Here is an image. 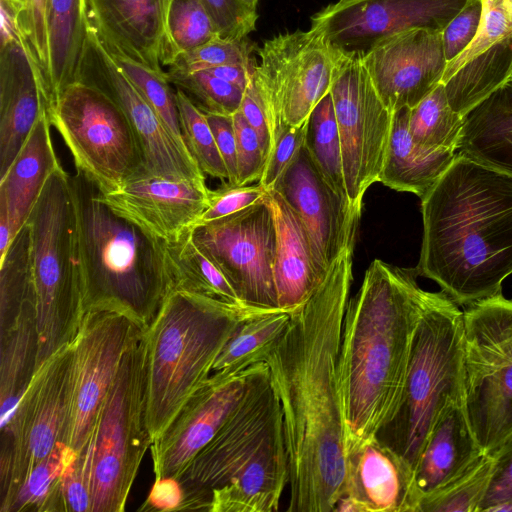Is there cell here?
I'll return each instance as SVG.
<instances>
[{
    "label": "cell",
    "instance_id": "57",
    "mask_svg": "<svg viewBox=\"0 0 512 512\" xmlns=\"http://www.w3.org/2000/svg\"><path fill=\"white\" fill-rule=\"evenodd\" d=\"M23 11L24 0H0L1 45L26 40L22 29Z\"/></svg>",
    "mask_w": 512,
    "mask_h": 512
},
{
    "label": "cell",
    "instance_id": "56",
    "mask_svg": "<svg viewBox=\"0 0 512 512\" xmlns=\"http://www.w3.org/2000/svg\"><path fill=\"white\" fill-rule=\"evenodd\" d=\"M76 460L77 456L68 465L63 476L66 511L91 512L90 490Z\"/></svg>",
    "mask_w": 512,
    "mask_h": 512
},
{
    "label": "cell",
    "instance_id": "27",
    "mask_svg": "<svg viewBox=\"0 0 512 512\" xmlns=\"http://www.w3.org/2000/svg\"><path fill=\"white\" fill-rule=\"evenodd\" d=\"M276 226L274 281L280 310L292 312L306 302L321 282L306 230L279 193L268 191Z\"/></svg>",
    "mask_w": 512,
    "mask_h": 512
},
{
    "label": "cell",
    "instance_id": "46",
    "mask_svg": "<svg viewBox=\"0 0 512 512\" xmlns=\"http://www.w3.org/2000/svg\"><path fill=\"white\" fill-rule=\"evenodd\" d=\"M267 193L268 191L259 183L237 185L223 181L219 188L209 189L208 205L195 225L238 212L263 199Z\"/></svg>",
    "mask_w": 512,
    "mask_h": 512
},
{
    "label": "cell",
    "instance_id": "44",
    "mask_svg": "<svg viewBox=\"0 0 512 512\" xmlns=\"http://www.w3.org/2000/svg\"><path fill=\"white\" fill-rule=\"evenodd\" d=\"M166 72L172 85L182 90L202 112L232 116L240 109L245 91L242 88L205 71Z\"/></svg>",
    "mask_w": 512,
    "mask_h": 512
},
{
    "label": "cell",
    "instance_id": "42",
    "mask_svg": "<svg viewBox=\"0 0 512 512\" xmlns=\"http://www.w3.org/2000/svg\"><path fill=\"white\" fill-rule=\"evenodd\" d=\"M496 457L484 453L457 477L423 497L420 512H481Z\"/></svg>",
    "mask_w": 512,
    "mask_h": 512
},
{
    "label": "cell",
    "instance_id": "1",
    "mask_svg": "<svg viewBox=\"0 0 512 512\" xmlns=\"http://www.w3.org/2000/svg\"><path fill=\"white\" fill-rule=\"evenodd\" d=\"M346 249L264 359L279 400L288 457V512H332L345 494L339 381L342 325L353 281Z\"/></svg>",
    "mask_w": 512,
    "mask_h": 512
},
{
    "label": "cell",
    "instance_id": "55",
    "mask_svg": "<svg viewBox=\"0 0 512 512\" xmlns=\"http://www.w3.org/2000/svg\"><path fill=\"white\" fill-rule=\"evenodd\" d=\"M183 496V489L177 478H155L146 500L138 508V511H179Z\"/></svg>",
    "mask_w": 512,
    "mask_h": 512
},
{
    "label": "cell",
    "instance_id": "11",
    "mask_svg": "<svg viewBox=\"0 0 512 512\" xmlns=\"http://www.w3.org/2000/svg\"><path fill=\"white\" fill-rule=\"evenodd\" d=\"M71 155L102 194L119 189L144 169L143 154L131 123L118 103L86 81L68 86L48 111Z\"/></svg>",
    "mask_w": 512,
    "mask_h": 512
},
{
    "label": "cell",
    "instance_id": "47",
    "mask_svg": "<svg viewBox=\"0 0 512 512\" xmlns=\"http://www.w3.org/2000/svg\"><path fill=\"white\" fill-rule=\"evenodd\" d=\"M221 38L243 39L255 30L256 10L242 0H201Z\"/></svg>",
    "mask_w": 512,
    "mask_h": 512
},
{
    "label": "cell",
    "instance_id": "38",
    "mask_svg": "<svg viewBox=\"0 0 512 512\" xmlns=\"http://www.w3.org/2000/svg\"><path fill=\"white\" fill-rule=\"evenodd\" d=\"M96 32L112 58L155 110L178 145L189 153L181 130L176 90L172 89L167 72L158 71L136 60Z\"/></svg>",
    "mask_w": 512,
    "mask_h": 512
},
{
    "label": "cell",
    "instance_id": "26",
    "mask_svg": "<svg viewBox=\"0 0 512 512\" xmlns=\"http://www.w3.org/2000/svg\"><path fill=\"white\" fill-rule=\"evenodd\" d=\"M90 23L136 60L164 71L162 51L167 0H87Z\"/></svg>",
    "mask_w": 512,
    "mask_h": 512
},
{
    "label": "cell",
    "instance_id": "52",
    "mask_svg": "<svg viewBox=\"0 0 512 512\" xmlns=\"http://www.w3.org/2000/svg\"><path fill=\"white\" fill-rule=\"evenodd\" d=\"M493 454L495 470L481 512H495L500 505L512 501V437Z\"/></svg>",
    "mask_w": 512,
    "mask_h": 512
},
{
    "label": "cell",
    "instance_id": "6",
    "mask_svg": "<svg viewBox=\"0 0 512 512\" xmlns=\"http://www.w3.org/2000/svg\"><path fill=\"white\" fill-rule=\"evenodd\" d=\"M260 311L172 288L145 330L146 421L152 442L209 378L239 323Z\"/></svg>",
    "mask_w": 512,
    "mask_h": 512
},
{
    "label": "cell",
    "instance_id": "3",
    "mask_svg": "<svg viewBox=\"0 0 512 512\" xmlns=\"http://www.w3.org/2000/svg\"><path fill=\"white\" fill-rule=\"evenodd\" d=\"M421 212L417 275L458 306L502 293L512 274V176L457 153Z\"/></svg>",
    "mask_w": 512,
    "mask_h": 512
},
{
    "label": "cell",
    "instance_id": "15",
    "mask_svg": "<svg viewBox=\"0 0 512 512\" xmlns=\"http://www.w3.org/2000/svg\"><path fill=\"white\" fill-rule=\"evenodd\" d=\"M190 233L245 306L280 310L274 281L276 226L268 193L238 212L191 227Z\"/></svg>",
    "mask_w": 512,
    "mask_h": 512
},
{
    "label": "cell",
    "instance_id": "24",
    "mask_svg": "<svg viewBox=\"0 0 512 512\" xmlns=\"http://www.w3.org/2000/svg\"><path fill=\"white\" fill-rule=\"evenodd\" d=\"M361 512H420L412 467L377 436L346 452L345 494Z\"/></svg>",
    "mask_w": 512,
    "mask_h": 512
},
{
    "label": "cell",
    "instance_id": "33",
    "mask_svg": "<svg viewBox=\"0 0 512 512\" xmlns=\"http://www.w3.org/2000/svg\"><path fill=\"white\" fill-rule=\"evenodd\" d=\"M36 306L28 307L0 331V426L7 427L37 369Z\"/></svg>",
    "mask_w": 512,
    "mask_h": 512
},
{
    "label": "cell",
    "instance_id": "10",
    "mask_svg": "<svg viewBox=\"0 0 512 512\" xmlns=\"http://www.w3.org/2000/svg\"><path fill=\"white\" fill-rule=\"evenodd\" d=\"M465 406L485 453L512 437V300L502 293L465 307Z\"/></svg>",
    "mask_w": 512,
    "mask_h": 512
},
{
    "label": "cell",
    "instance_id": "8",
    "mask_svg": "<svg viewBox=\"0 0 512 512\" xmlns=\"http://www.w3.org/2000/svg\"><path fill=\"white\" fill-rule=\"evenodd\" d=\"M26 223L36 303L38 368L73 341L84 315L74 199L70 175L62 166L46 181Z\"/></svg>",
    "mask_w": 512,
    "mask_h": 512
},
{
    "label": "cell",
    "instance_id": "50",
    "mask_svg": "<svg viewBox=\"0 0 512 512\" xmlns=\"http://www.w3.org/2000/svg\"><path fill=\"white\" fill-rule=\"evenodd\" d=\"M47 4L48 0H24L22 15L24 36L32 57L41 71L43 80H45L49 59Z\"/></svg>",
    "mask_w": 512,
    "mask_h": 512
},
{
    "label": "cell",
    "instance_id": "45",
    "mask_svg": "<svg viewBox=\"0 0 512 512\" xmlns=\"http://www.w3.org/2000/svg\"><path fill=\"white\" fill-rule=\"evenodd\" d=\"M257 49L253 42L243 39L217 37L205 44L181 54L169 66L168 70L192 73L204 71L221 65L238 64L254 66L253 51Z\"/></svg>",
    "mask_w": 512,
    "mask_h": 512
},
{
    "label": "cell",
    "instance_id": "19",
    "mask_svg": "<svg viewBox=\"0 0 512 512\" xmlns=\"http://www.w3.org/2000/svg\"><path fill=\"white\" fill-rule=\"evenodd\" d=\"M272 189L300 218L316 267L324 278L337 258L346 249L354 247L361 211L329 186L305 145Z\"/></svg>",
    "mask_w": 512,
    "mask_h": 512
},
{
    "label": "cell",
    "instance_id": "29",
    "mask_svg": "<svg viewBox=\"0 0 512 512\" xmlns=\"http://www.w3.org/2000/svg\"><path fill=\"white\" fill-rule=\"evenodd\" d=\"M484 453L468 419L465 400L449 406L432 429L415 468L423 497L457 477Z\"/></svg>",
    "mask_w": 512,
    "mask_h": 512
},
{
    "label": "cell",
    "instance_id": "49",
    "mask_svg": "<svg viewBox=\"0 0 512 512\" xmlns=\"http://www.w3.org/2000/svg\"><path fill=\"white\" fill-rule=\"evenodd\" d=\"M482 13L481 0H468L442 30V44L447 63L456 59L472 43L479 30Z\"/></svg>",
    "mask_w": 512,
    "mask_h": 512
},
{
    "label": "cell",
    "instance_id": "30",
    "mask_svg": "<svg viewBox=\"0 0 512 512\" xmlns=\"http://www.w3.org/2000/svg\"><path fill=\"white\" fill-rule=\"evenodd\" d=\"M90 31L87 0H48V111L62 92L81 80ZM47 111V112H48Z\"/></svg>",
    "mask_w": 512,
    "mask_h": 512
},
{
    "label": "cell",
    "instance_id": "43",
    "mask_svg": "<svg viewBox=\"0 0 512 512\" xmlns=\"http://www.w3.org/2000/svg\"><path fill=\"white\" fill-rule=\"evenodd\" d=\"M181 130L186 147L204 174L228 180V172L205 114L176 88Z\"/></svg>",
    "mask_w": 512,
    "mask_h": 512
},
{
    "label": "cell",
    "instance_id": "13",
    "mask_svg": "<svg viewBox=\"0 0 512 512\" xmlns=\"http://www.w3.org/2000/svg\"><path fill=\"white\" fill-rule=\"evenodd\" d=\"M339 49L313 27L266 40L253 75L271 128L273 146L286 127L305 122L330 92ZM273 148V147H272Z\"/></svg>",
    "mask_w": 512,
    "mask_h": 512
},
{
    "label": "cell",
    "instance_id": "37",
    "mask_svg": "<svg viewBox=\"0 0 512 512\" xmlns=\"http://www.w3.org/2000/svg\"><path fill=\"white\" fill-rule=\"evenodd\" d=\"M33 305L36 306L26 223L0 261V331L10 327Z\"/></svg>",
    "mask_w": 512,
    "mask_h": 512
},
{
    "label": "cell",
    "instance_id": "2",
    "mask_svg": "<svg viewBox=\"0 0 512 512\" xmlns=\"http://www.w3.org/2000/svg\"><path fill=\"white\" fill-rule=\"evenodd\" d=\"M417 276L415 269L375 259L349 298L339 354L345 454L377 436L400 406L429 294Z\"/></svg>",
    "mask_w": 512,
    "mask_h": 512
},
{
    "label": "cell",
    "instance_id": "25",
    "mask_svg": "<svg viewBox=\"0 0 512 512\" xmlns=\"http://www.w3.org/2000/svg\"><path fill=\"white\" fill-rule=\"evenodd\" d=\"M47 110L44 80L26 40L0 45V177Z\"/></svg>",
    "mask_w": 512,
    "mask_h": 512
},
{
    "label": "cell",
    "instance_id": "40",
    "mask_svg": "<svg viewBox=\"0 0 512 512\" xmlns=\"http://www.w3.org/2000/svg\"><path fill=\"white\" fill-rule=\"evenodd\" d=\"M305 147L329 186L348 200L341 143L330 92L314 107L307 120Z\"/></svg>",
    "mask_w": 512,
    "mask_h": 512
},
{
    "label": "cell",
    "instance_id": "41",
    "mask_svg": "<svg viewBox=\"0 0 512 512\" xmlns=\"http://www.w3.org/2000/svg\"><path fill=\"white\" fill-rule=\"evenodd\" d=\"M217 37L218 31L201 0H167L162 65Z\"/></svg>",
    "mask_w": 512,
    "mask_h": 512
},
{
    "label": "cell",
    "instance_id": "7",
    "mask_svg": "<svg viewBox=\"0 0 512 512\" xmlns=\"http://www.w3.org/2000/svg\"><path fill=\"white\" fill-rule=\"evenodd\" d=\"M463 400V310L444 292H429L400 406L377 437L403 457L415 473L435 424L449 406Z\"/></svg>",
    "mask_w": 512,
    "mask_h": 512
},
{
    "label": "cell",
    "instance_id": "34",
    "mask_svg": "<svg viewBox=\"0 0 512 512\" xmlns=\"http://www.w3.org/2000/svg\"><path fill=\"white\" fill-rule=\"evenodd\" d=\"M291 312L260 311L245 318L218 355L210 375L238 373L260 362L286 331Z\"/></svg>",
    "mask_w": 512,
    "mask_h": 512
},
{
    "label": "cell",
    "instance_id": "4",
    "mask_svg": "<svg viewBox=\"0 0 512 512\" xmlns=\"http://www.w3.org/2000/svg\"><path fill=\"white\" fill-rule=\"evenodd\" d=\"M179 511L275 512L289 482L283 415L268 366L251 367L221 428L178 478Z\"/></svg>",
    "mask_w": 512,
    "mask_h": 512
},
{
    "label": "cell",
    "instance_id": "5",
    "mask_svg": "<svg viewBox=\"0 0 512 512\" xmlns=\"http://www.w3.org/2000/svg\"><path fill=\"white\" fill-rule=\"evenodd\" d=\"M70 184L84 312L123 310L147 328L172 290L165 242L113 212L83 173Z\"/></svg>",
    "mask_w": 512,
    "mask_h": 512
},
{
    "label": "cell",
    "instance_id": "58",
    "mask_svg": "<svg viewBox=\"0 0 512 512\" xmlns=\"http://www.w3.org/2000/svg\"><path fill=\"white\" fill-rule=\"evenodd\" d=\"M255 65L249 67L238 64H228L209 68L204 71L245 90L250 81Z\"/></svg>",
    "mask_w": 512,
    "mask_h": 512
},
{
    "label": "cell",
    "instance_id": "20",
    "mask_svg": "<svg viewBox=\"0 0 512 512\" xmlns=\"http://www.w3.org/2000/svg\"><path fill=\"white\" fill-rule=\"evenodd\" d=\"M362 60L392 113L415 107L441 83L447 66L441 32L429 29L386 37L362 52Z\"/></svg>",
    "mask_w": 512,
    "mask_h": 512
},
{
    "label": "cell",
    "instance_id": "17",
    "mask_svg": "<svg viewBox=\"0 0 512 512\" xmlns=\"http://www.w3.org/2000/svg\"><path fill=\"white\" fill-rule=\"evenodd\" d=\"M80 81L106 92L127 115L140 145L147 171L170 179L205 181L190 153L184 151L161 118L112 58L90 23Z\"/></svg>",
    "mask_w": 512,
    "mask_h": 512
},
{
    "label": "cell",
    "instance_id": "59",
    "mask_svg": "<svg viewBox=\"0 0 512 512\" xmlns=\"http://www.w3.org/2000/svg\"><path fill=\"white\" fill-rule=\"evenodd\" d=\"M495 512H512V501L500 505Z\"/></svg>",
    "mask_w": 512,
    "mask_h": 512
},
{
    "label": "cell",
    "instance_id": "35",
    "mask_svg": "<svg viewBox=\"0 0 512 512\" xmlns=\"http://www.w3.org/2000/svg\"><path fill=\"white\" fill-rule=\"evenodd\" d=\"M172 288L240 307L245 306L219 268L194 243L190 229L165 242ZM253 309V308H250ZM257 310V309H256Z\"/></svg>",
    "mask_w": 512,
    "mask_h": 512
},
{
    "label": "cell",
    "instance_id": "12",
    "mask_svg": "<svg viewBox=\"0 0 512 512\" xmlns=\"http://www.w3.org/2000/svg\"><path fill=\"white\" fill-rule=\"evenodd\" d=\"M74 394L73 341L35 371L14 418L1 429L0 505L59 444H67Z\"/></svg>",
    "mask_w": 512,
    "mask_h": 512
},
{
    "label": "cell",
    "instance_id": "60",
    "mask_svg": "<svg viewBox=\"0 0 512 512\" xmlns=\"http://www.w3.org/2000/svg\"><path fill=\"white\" fill-rule=\"evenodd\" d=\"M246 5L256 10L259 0H242Z\"/></svg>",
    "mask_w": 512,
    "mask_h": 512
},
{
    "label": "cell",
    "instance_id": "9",
    "mask_svg": "<svg viewBox=\"0 0 512 512\" xmlns=\"http://www.w3.org/2000/svg\"><path fill=\"white\" fill-rule=\"evenodd\" d=\"M146 330V329H145ZM145 330L129 345L76 464L91 512H122L152 440L146 421Z\"/></svg>",
    "mask_w": 512,
    "mask_h": 512
},
{
    "label": "cell",
    "instance_id": "51",
    "mask_svg": "<svg viewBox=\"0 0 512 512\" xmlns=\"http://www.w3.org/2000/svg\"><path fill=\"white\" fill-rule=\"evenodd\" d=\"M307 120L301 125L286 127L276 140L258 181L267 191L273 188L277 179L304 145Z\"/></svg>",
    "mask_w": 512,
    "mask_h": 512
},
{
    "label": "cell",
    "instance_id": "54",
    "mask_svg": "<svg viewBox=\"0 0 512 512\" xmlns=\"http://www.w3.org/2000/svg\"><path fill=\"white\" fill-rule=\"evenodd\" d=\"M204 114L226 166L228 172L227 181L232 184H237V151L233 115Z\"/></svg>",
    "mask_w": 512,
    "mask_h": 512
},
{
    "label": "cell",
    "instance_id": "31",
    "mask_svg": "<svg viewBox=\"0 0 512 512\" xmlns=\"http://www.w3.org/2000/svg\"><path fill=\"white\" fill-rule=\"evenodd\" d=\"M457 153L512 176V76L464 115Z\"/></svg>",
    "mask_w": 512,
    "mask_h": 512
},
{
    "label": "cell",
    "instance_id": "23",
    "mask_svg": "<svg viewBox=\"0 0 512 512\" xmlns=\"http://www.w3.org/2000/svg\"><path fill=\"white\" fill-rule=\"evenodd\" d=\"M482 19L469 47L447 63L441 83L464 117L512 76V0H481Z\"/></svg>",
    "mask_w": 512,
    "mask_h": 512
},
{
    "label": "cell",
    "instance_id": "16",
    "mask_svg": "<svg viewBox=\"0 0 512 512\" xmlns=\"http://www.w3.org/2000/svg\"><path fill=\"white\" fill-rule=\"evenodd\" d=\"M146 329L119 309L84 312L73 339L74 394L67 445L76 452L88 440L129 345Z\"/></svg>",
    "mask_w": 512,
    "mask_h": 512
},
{
    "label": "cell",
    "instance_id": "53",
    "mask_svg": "<svg viewBox=\"0 0 512 512\" xmlns=\"http://www.w3.org/2000/svg\"><path fill=\"white\" fill-rule=\"evenodd\" d=\"M239 110L245 117L248 124L257 133L265 159L267 160L273 147V138L264 103L258 86L255 82L253 73L244 91Z\"/></svg>",
    "mask_w": 512,
    "mask_h": 512
},
{
    "label": "cell",
    "instance_id": "48",
    "mask_svg": "<svg viewBox=\"0 0 512 512\" xmlns=\"http://www.w3.org/2000/svg\"><path fill=\"white\" fill-rule=\"evenodd\" d=\"M237 151V185H248L260 179L265 156L259 137L238 110L233 115Z\"/></svg>",
    "mask_w": 512,
    "mask_h": 512
},
{
    "label": "cell",
    "instance_id": "21",
    "mask_svg": "<svg viewBox=\"0 0 512 512\" xmlns=\"http://www.w3.org/2000/svg\"><path fill=\"white\" fill-rule=\"evenodd\" d=\"M252 366L234 374L210 375L192 394L165 431L151 443L155 478H179L239 402Z\"/></svg>",
    "mask_w": 512,
    "mask_h": 512
},
{
    "label": "cell",
    "instance_id": "39",
    "mask_svg": "<svg viewBox=\"0 0 512 512\" xmlns=\"http://www.w3.org/2000/svg\"><path fill=\"white\" fill-rule=\"evenodd\" d=\"M463 125L464 117L450 106L443 83L409 111L410 135L425 149L457 152Z\"/></svg>",
    "mask_w": 512,
    "mask_h": 512
},
{
    "label": "cell",
    "instance_id": "18",
    "mask_svg": "<svg viewBox=\"0 0 512 512\" xmlns=\"http://www.w3.org/2000/svg\"><path fill=\"white\" fill-rule=\"evenodd\" d=\"M468 0H338L311 18L335 47L365 52L391 35L429 29L442 32Z\"/></svg>",
    "mask_w": 512,
    "mask_h": 512
},
{
    "label": "cell",
    "instance_id": "28",
    "mask_svg": "<svg viewBox=\"0 0 512 512\" xmlns=\"http://www.w3.org/2000/svg\"><path fill=\"white\" fill-rule=\"evenodd\" d=\"M51 126L46 111L0 177V206L8 214L13 239L26 224L46 181L61 166L53 147Z\"/></svg>",
    "mask_w": 512,
    "mask_h": 512
},
{
    "label": "cell",
    "instance_id": "14",
    "mask_svg": "<svg viewBox=\"0 0 512 512\" xmlns=\"http://www.w3.org/2000/svg\"><path fill=\"white\" fill-rule=\"evenodd\" d=\"M330 94L347 197L350 205L361 211L367 189L379 182L393 113L378 95L363 63L362 52L339 49Z\"/></svg>",
    "mask_w": 512,
    "mask_h": 512
},
{
    "label": "cell",
    "instance_id": "22",
    "mask_svg": "<svg viewBox=\"0 0 512 512\" xmlns=\"http://www.w3.org/2000/svg\"><path fill=\"white\" fill-rule=\"evenodd\" d=\"M205 181L170 179L145 168L100 198L113 212L164 242L193 227L208 205Z\"/></svg>",
    "mask_w": 512,
    "mask_h": 512
},
{
    "label": "cell",
    "instance_id": "32",
    "mask_svg": "<svg viewBox=\"0 0 512 512\" xmlns=\"http://www.w3.org/2000/svg\"><path fill=\"white\" fill-rule=\"evenodd\" d=\"M410 108L393 112L390 139L379 182L420 199L436 184L457 156L453 150H431L417 145L409 132Z\"/></svg>",
    "mask_w": 512,
    "mask_h": 512
},
{
    "label": "cell",
    "instance_id": "36",
    "mask_svg": "<svg viewBox=\"0 0 512 512\" xmlns=\"http://www.w3.org/2000/svg\"><path fill=\"white\" fill-rule=\"evenodd\" d=\"M77 452L59 444L26 476L11 498L0 505V512H63V476Z\"/></svg>",
    "mask_w": 512,
    "mask_h": 512
}]
</instances>
